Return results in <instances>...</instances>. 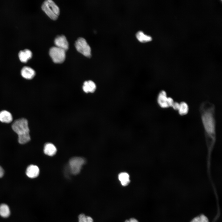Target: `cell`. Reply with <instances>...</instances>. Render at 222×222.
Listing matches in <instances>:
<instances>
[{
  "instance_id": "603a6c76",
  "label": "cell",
  "mask_w": 222,
  "mask_h": 222,
  "mask_svg": "<svg viewBox=\"0 0 222 222\" xmlns=\"http://www.w3.org/2000/svg\"><path fill=\"white\" fill-rule=\"evenodd\" d=\"M4 174V171L3 168L0 166V178H2Z\"/></svg>"
},
{
  "instance_id": "9c48e42d",
  "label": "cell",
  "mask_w": 222,
  "mask_h": 222,
  "mask_svg": "<svg viewBox=\"0 0 222 222\" xmlns=\"http://www.w3.org/2000/svg\"><path fill=\"white\" fill-rule=\"evenodd\" d=\"M21 74L22 76L24 78L30 80L34 77L35 75V72L30 67L24 66L22 69Z\"/></svg>"
},
{
  "instance_id": "6da1fadb",
  "label": "cell",
  "mask_w": 222,
  "mask_h": 222,
  "mask_svg": "<svg viewBox=\"0 0 222 222\" xmlns=\"http://www.w3.org/2000/svg\"><path fill=\"white\" fill-rule=\"evenodd\" d=\"M199 112L207 144H215L216 136L215 105L209 101H204L200 105Z\"/></svg>"
},
{
  "instance_id": "cb8c5ba5",
  "label": "cell",
  "mask_w": 222,
  "mask_h": 222,
  "mask_svg": "<svg viewBox=\"0 0 222 222\" xmlns=\"http://www.w3.org/2000/svg\"><path fill=\"white\" fill-rule=\"evenodd\" d=\"M129 220L130 222H139L136 219L134 218H131Z\"/></svg>"
},
{
  "instance_id": "5bb4252c",
  "label": "cell",
  "mask_w": 222,
  "mask_h": 222,
  "mask_svg": "<svg viewBox=\"0 0 222 222\" xmlns=\"http://www.w3.org/2000/svg\"><path fill=\"white\" fill-rule=\"evenodd\" d=\"M12 120V116L9 112L4 110L0 112V121L2 122L9 123Z\"/></svg>"
},
{
  "instance_id": "8992f818",
  "label": "cell",
  "mask_w": 222,
  "mask_h": 222,
  "mask_svg": "<svg viewBox=\"0 0 222 222\" xmlns=\"http://www.w3.org/2000/svg\"><path fill=\"white\" fill-rule=\"evenodd\" d=\"M85 162V160L82 158L76 157L72 158L69 162L71 173L73 175H76L79 173L82 166Z\"/></svg>"
},
{
  "instance_id": "e0dca14e",
  "label": "cell",
  "mask_w": 222,
  "mask_h": 222,
  "mask_svg": "<svg viewBox=\"0 0 222 222\" xmlns=\"http://www.w3.org/2000/svg\"><path fill=\"white\" fill-rule=\"evenodd\" d=\"M179 114L182 116L186 115L189 111V106L184 101L179 103V106L178 110Z\"/></svg>"
},
{
  "instance_id": "7c38bea8",
  "label": "cell",
  "mask_w": 222,
  "mask_h": 222,
  "mask_svg": "<svg viewBox=\"0 0 222 222\" xmlns=\"http://www.w3.org/2000/svg\"><path fill=\"white\" fill-rule=\"evenodd\" d=\"M97 86L92 81L88 80L84 82L83 86V89L86 93H93L96 90Z\"/></svg>"
},
{
  "instance_id": "ac0fdd59",
  "label": "cell",
  "mask_w": 222,
  "mask_h": 222,
  "mask_svg": "<svg viewBox=\"0 0 222 222\" xmlns=\"http://www.w3.org/2000/svg\"><path fill=\"white\" fill-rule=\"evenodd\" d=\"M136 36L138 39L142 43L150 41L152 39L151 36L144 34L142 31L138 32L136 34Z\"/></svg>"
},
{
  "instance_id": "7402d4cb",
  "label": "cell",
  "mask_w": 222,
  "mask_h": 222,
  "mask_svg": "<svg viewBox=\"0 0 222 222\" xmlns=\"http://www.w3.org/2000/svg\"><path fill=\"white\" fill-rule=\"evenodd\" d=\"M191 222H202L199 216H196L193 218Z\"/></svg>"
},
{
  "instance_id": "5b68a950",
  "label": "cell",
  "mask_w": 222,
  "mask_h": 222,
  "mask_svg": "<svg viewBox=\"0 0 222 222\" xmlns=\"http://www.w3.org/2000/svg\"><path fill=\"white\" fill-rule=\"evenodd\" d=\"M49 55L54 63L60 64L65 60L66 51L56 46L53 47L49 50Z\"/></svg>"
},
{
  "instance_id": "52a82bcc",
  "label": "cell",
  "mask_w": 222,
  "mask_h": 222,
  "mask_svg": "<svg viewBox=\"0 0 222 222\" xmlns=\"http://www.w3.org/2000/svg\"><path fill=\"white\" fill-rule=\"evenodd\" d=\"M157 102L158 105L162 108L169 107L168 97H167V94L165 91L162 90L159 92L157 97Z\"/></svg>"
},
{
  "instance_id": "7a4b0ae2",
  "label": "cell",
  "mask_w": 222,
  "mask_h": 222,
  "mask_svg": "<svg viewBox=\"0 0 222 222\" xmlns=\"http://www.w3.org/2000/svg\"><path fill=\"white\" fill-rule=\"evenodd\" d=\"M12 129L18 136V142L21 144H24L31 139L27 120L21 118L15 120L12 125Z\"/></svg>"
},
{
  "instance_id": "d4e9b609",
  "label": "cell",
  "mask_w": 222,
  "mask_h": 222,
  "mask_svg": "<svg viewBox=\"0 0 222 222\" xmlns=\"http://www.w3.org/2000/svg\"><path fill=\"white\" fill-rule=\"evenodd\" d=\"M125 222H130L129 220H126Z\"/></svg>"
},
{
  "instance_id": "9a60e30c",
  "label": "cell",
  "mask_w": 222,
  "mask_h": 222,
  "mask_svg": "<svg viewBox=\"0 0 222 222\" xmlns=\"http://www.w3.org/2000/svg\"><path fill=\"white\" fill-rule=\"evenodd\" d=\"M118 179L121 185L124 187L127 186L130 182V175L125 172L120 173L118 175Z\"/></svg>"
},
{
  "instance_id": "2e32d148",
  "label": "cell",
  "mask_w": 222,
  "mask_h": 222,
  "mask_svg": "<svg viewBox=\"0 0 222 222\" xmlns=\"http://www.w3.org/2000/svg\"><path fill=\"white\" fill-rule=\"evenodd\" d=\"M10 210L8 206L5 204H0V216L3 218H7L10 215Z\"/></svg>"
},
{
  "instance_id": "277c9868",
  "label": "cell",
  "mask_w": 222,
  "mask_h": 222,
  "mask_svg": "<svg viewBox=\"0 0 222 222\" xmlns=\"http://www.w3.org/2000/svg\"><path fill=\"white\" fill-rule=\"evenodd\" d=\"M75 46L79 52L87 57H91V48L84 39L82 37L78 38L75 42Z\"/></svg>"
},
{
  "instance_id": "30bf717a",
  "label": "cell",
  "mask_w": 222,
  "mask_h": 222,
  "mask_svg": "<svg viewBox=\"0 0 222 222\" xmlns=\"http://www.w3.org/2000/svg\"><path fill=\"white\" fill-rule=\"evenodd\" d=\"M39 173V168L36 165H31L29 166L26 171V174L29 178H35L38 176Z\"/></svg>"
},
{
  "instance_id": "d6986e66",
  "label": "cell",
  "mask_w": 222,
  "mask_h": 222,
  "mask_svg": "<svg viewBox=\"0 0 222 222\" xmlns=\"http://www.w3.org/2000/svg\"><path fill=\"white\" fill-rule=\"evenodd\" d=\"M78 222H94L92 218L86 216L84 213L80 214L78 216Z\"/></svg>"
},
{
  "instance_id": "44dd1931",
  "label": "cell",
  "mask_w": 222,
  "mask_h": 222,
  "mask_svg": "<svg viewBox=\"0 0 222 222\" xmlns=\"http://www.w3.org/2000/svg\"><path fill=\"white\" fill-rule=\"evenodd\" d=\"M179 106V103L177 102H174L172 107L175 110H178Z\"/></svg>"
},
{
  "instance_id": "ffe728a7",
  "label": "cell",
  "mask_w": 222,
  "mask_h": 222,
  "mask_svg": "<svg viewBox=\"0 0 222 222\" xmlns=\"http://www.w3.org/2000/svg\"><path fill=\"white\" fill-rule=\"evenodd\" d=\"M199 216L202 222H209L208 218L204 215L201 214Z\"/></svg>"
},
{
  "instance_id": "4fadbf2b",
  "label": "cell",
  "mask_w": 222,
  "mask_h": 222,
  "mask_svg": "<svg viewBox=\"0 0 222 222\" xmlns=\"http://www.w3.org/2000/svg\"><path fill=\"white\" fill-rule=\"evenodd\" d=\"M43 151L46 155L51 156L56 153L57 149L54 144L51 143H47L44 146Z\"/></svg>"
},
{
  "instance_id": "ba28073f",
  "label": "cell",
  "mask_w": 222,
  "mask_h": 222,
  "mask_svg": "<svg viewBox=\"0 0 222 222\" xmlns=\"http://www.w3.org/2000/svg\"><path fill=\"white\" fill-rule=\"evenodd\" d=\"M56 47L62 49L66 51L69 48V44L66 37L61 35L57 36L54 40Z\"/></svg>"
},
{
  "instance_id": "8fae6325",
  "label": "cell",
  "mask_w": 222,
  "mask_h": 222,
  "mask_svg": "<svg viewBox=\"0 0 222 222\" xmlns=\"http://www.w3.org/2000/svg\"><path fill=\"white\" fill-rule=\"evenodd\" d=\"M18 56L20 61L23 63H25L32 58V53L30 50L25 49L20 51Z\"/></svg>"
},
{
  "instance_id": "3957f363",
  "label": "cell",
  "mask_w": 222,
  "mask_h": 222,
  "mask_svg": "<svg viewBox=\"0 0 222 222\" xmlns=\"http://www.w3.org/2000/svg\"><path fill=\"white\" fill-rule=\"evenodd\" d=\"M43 10L51 19L56 20L60 14V9L54 2L51 0L44 1L42 5Z\"/></svg>"
}]
</instances>
